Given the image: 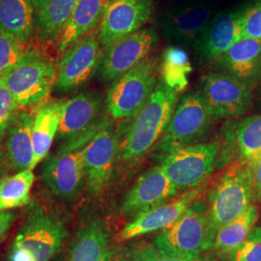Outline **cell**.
I'll use <instances>...</instances> for the list:
<instances>
[{"instance_id":"d4e9b609","label":"cell","mask_w":261,"mask_h":261,"mask_svg":"<svg viewBox=\"0 0 261 261\" xmlns=\"http://www.w3.org/2000/svg\"><path fill=\"white\" fill-rule=\"evenodd\" d=\"M35 27L44 40L58 39L79 0H32Z\"/></svg>"},{"instance_id":"5b68a950","label":"cell","mask_w":261,"mask_h":261,"mask_svg":"<svg viewBox=\"0 0 261 261\" xmlns=\"http://www.w3.org/2000/svg\"><path fill=\"white\" fill-rule=\"evenodd\" d=\"M101 120L91 129L64 144L47 157L42 169V177L50 192L61 198H72L77 195L84 178V156L86 146L99 129Z\"/></svg>"},{"instance_id":"f546056e","label":"cell","mask_w":261,"mask_h":261,"mask_svg":"<svg viewBox=\"0 0 261 261\" xmlns=\"http://www.w3.org/2000/svg\"><path fill=\"white\" fill-rule=\"evenodd\" d=\"M235 140L241 158L252 163L261 155V114L252 115L235 127Z\"/></svg>"},{"instance_id":"4fadbf2b","label":"cell","mask_w":261,"mask_h":261,"mask_svg":"<svg viewBox=\"0 0 261 261\" xmlns=\"http://www.w3.org/2000/svg\"><path fill=\"white\" fill-rule=\"evenodd\" d=\"M157 43L152 30H139L107 47L102 58L100 73L106 82H114L139 65Z\"/></svg>"},{"instance_id":"ba28073f","label":"cell","mask_w":261,"mask_h":261,"mask_svg":"<svg viewBox=\"0 0 261 261\" xmlns=\"http://www.w3.org/2000/svg\"><path fill=\"white\" fill-rule=\"evenodd\" d=\"M212 119L202 95L187 94L176 106L156 148L167 155L173 150L196 144L205 136Z\"/></svg>"},{"instance_id":"7c38bea8","label":"cell","mask_w":261,"mask_h":261,"mask_svg":"<svg viewBox=\"0 0 261 261\" xmlns=\"http://www.w3.org/2000/svg\"><path fill=\"white\" fill-rule=\"evenodd\" d=\"M118 146L111 122L102 119L99 129L86 146L84 156L85 179L91 194H101L110 184L118 156Z\"/></svg>"},{"instance_id":"ac0fdd59","label":"cell","mask_w":261,"mask_h":261,"mask_svg":"<svg viewBox=\"0 0 261 261\" xmlns=\"http://www.w3.org/2000/svg\"><path fill=\"white\" fill-rule=\"evenodd\" d=\"M217 63L222 73L252 88L261 81V40L241 38Z\"/></svg>"},{"instance_id":"8fae6325","label":"cell","mask_w":261,"mask_h":261,"mask_svg":"<svg viewBox=\"0 0 261 261\" xmlns=\"http://www.w3.org/2000/svg\"><path fill=\"white\" fill-rule=\"evenodd\" d=\"M200 94L213 119L241 116L252 103V87L222 72L205 75Z\"/></svg>"},{"instance_id":"484cf974","label":"cell","mask_w":261,"mask_h":261,"mask_svg":"<svg viewBox=\"0 0 261 261\" xmlns=\"http://www.w3.org/2000/svg\"><path fill=\"white\" fill-rule=\"evenodd\" d=\"M35 28L32 0H0V30L25 43Z\"/></svg>"},{"instance_id":"83f0119b","label":"cell","mask_w":261,"mask_h":261,"mask_svg":"<svg viewBox=\"0 0 261 261\" xmlns=\"http://www.w3.org/2000/svg\"><path fill=\"white\" fill-rule=\"evenodd\" d=\"M35 181L33 170H23L0 180V212L28 205Z\"/></svg>"},{"instance_id":"4316f807","label":"cell","mask_w":261,"mask_h":261,"mask_svg":"<svg viewBox=\"0 0 261 261\" xmlns=\"http://www.w3.org/2000/svg\"><path fill=\"white\" fill-rule=\"evenodd\" d=\"M258 220V210L256 206H251L244 214L233 221L219 227L215 234L213 249L221 256L228 258L243 243L254 228Z\"/></svg>"},{"instance_id":"d6a6232c","label":"cell","mask_w":261,"mask_h":261,"mask_svg":"<svg viewBox=\"0 0 261 261\" xmlns=\"http://www.w3.org/2000/svg\"><path fill=\"white\" fill-rule=\"evenodd\" d=\"M18 103L0 76V140L16 117Z\"/></svg>"},{"instance_id":"277c9868","label":"cell","mask_w":261,"mask_h":261,"mask_svg":"<svg viewBox=\"0 0 261 261\" xmlns=\"http://www.w3.org/2000/svg\"><path fill=\"white\" fill-rule=\"evenodd\" d=\"M255 196L251 165L241 160L224 172L210 195L208 212L215 229L244 214Z\"/></svg>"},{"instance_id":"4dcf8cb0","label":"cell","mask_w":261,"mask_h":261,"mask_svg":"<svg viewBox=\"0 0 261 261\" xmlns=\"http://www.w3.org/2000/svg\"><path fill=\"white\" fill-rule=\"evenodd\" d=\"M21 42L2 30H0V76L17 65L25 51Z\"/></svg>"},{"instance_id":"52a82bcc","label":"cell","mask_w":261,"mask_h":261,"mask_svg":"<svg viewBox=\"0 0 261 261\" xmlns=\"http://www.w3.org/2000/svg\"><path fill=\"white\" fill-rule=\"evenodd\" d=\"M157 86V62L146 58L113 82L107 96L108 112L113 119L134 118L146 105Z\"/></svg>"},{"instance_id":"8992f818","label":"cell","mask_w":261,"mask_h":261,"mask_svg":"<svg viewBox=\"0 0 261 261\" xmlns=\"http://www.w3.org/2000/svg\"><path fill=\"white\" fill-rule=\"evenodd\" d=\"M58 67L37 51H25L19 63L1 75L18 106L42 102L56 85Z\"/></svg>"},{"instance_id":"5bb4252c","label":"cell","mask_w":261,"mask_h":261,"mask_svg":"<svg viewBox=\"0 0 261 261\" xmlns=\"http://www.w3.org/2000/svg\"><path fill=\"white\" fill-rule=\"evenodd\" d=\"M150 0H110L100 28V42L109 47L139 31L152 15Z\"/></svg>"},{"instance_id":"9a60e30c","label":"cell","mask_w":261,"mask_h":261,"mask_svg":"<svg viewBox=\"0 0 261 261\" xmlns=\"http://www.w3.org/2000/svg\"><path fill=\"white\" fill-rule=\"evenodd\" d=\"M178 192L162 167H154L140 175L130 188L122 202V213L135 216L141 214L164 204Z\"/></svg>"},{"instance_id":"7402d4cb","label":"cell","mask_w":261,"mask_h":261,"mask_svg":"<svg viewBox=\"0 0 261 261\" xmlns=\"http://www.w3.org/2000/svg\"><path fill=\"white\" fill-rule=\"evenodd\" d=\"M110 0H79L64 29L58 38L59 53H63L79 39L91 33L102 22Z\"/></svg>"},{"instance_id":"3957f363","label":"cell","mask_w":261,"mask_h":261,"mask_svg":"<svg viewBox=\"0 0 261 261\" xmlns=\"http://www.w3.org/2000/svg\"><path fill=\"white\" fill-rule=\"evenodd\" d=\"M66 236L67 230L59 218L36 207L15 237L9 261H51Z\"/></svg>"},{"instance_id":"ffe728a7","label":"cell","mask_w":261,"mask_h":261,"mask_svg":"<svg viewBox=\"0 0 261 261\" xmlns=\"http://www.w3.org/2000/svg\"><path fill=\"white\" fill-rule=\"evenodd\" d=\"M102 100L95 94H80L65 102L57 136L69 140L84 134L97 123Z\"/></svg>"},{"instance_id":"cb8c5ba5","label":"cell","mask_w":261,"mask_h":261,"mask_svg":"<svg viewBox=\"0 0 261 261\" xmlns=\"http://www.w3.org/2000/svg\"><path fill=\"white\" fill-rule=\"evenodd\" d=\"M65 102L57 101L43 106L38 111L33 123L32 140L34 148L33 168L47 158L57 136Z\"/></svg>"},{"instance_id":"44dd1931","label":"cell","mask_w":261,"mask_h":261,"mask_svg":"<svg viewBox=\"0 0 261 261\" xmlns=\"http://www.w3.org/2000/svg\"><path fill=\"white\" fill-rule=\"evenodd\" d=\"M35 115L19 112L7 129L6 157L10 166L18 171L33 170L34 148L32 129Z\"/></svg>"},{"instance_id":"e0dca14e","label":"cell","mask_w":261,"mask_h":261,"mask_svg":"<svg viewBox=\"0 0 261 261\" xmlns=\"http://www.w3.org/2000/svg\"><path fill=\"white\" fill-rule=\"evenodd\" d=\"M201 188L187 191V194L180 196L171 202L164 203L152 208L146 212L135 216L134 220L125 225L119 234L121 240H130L144 234L154 231H161L182 216L190 205L195 201L196 196L200 193Z\"/></svg>"},{"instance_id":"e575fe53","label":"cell","mask_w":261,"mask_h":261,"mask_svg":"<svg viewBox=\"0 0 261 261\" xmlns=\"http://www.w3.org/2000/svg\"><path fill=\"white\" fill-rule=\"evenodd\" d=\"M130 254L136 261H211L205 259H185L169 256L159 252L153 244L139 246Z\"/></svg>"},{"instance_id":"d6986e66","label":"cell","mask_w":261,"mask_h":261,"mask_svg":"<svg viewBox=\"0 0 261 261\" xmlns=\"http://www.w3.org/2000/svg\"><path fill=\"white\" fill-rule=\"evenodd\" d=\"M211 18V10L202 3H194L169 10L160 21V27L168 40L189 44L205 28Z\"/></svg>"},{"instance_id":"d590c367","label":"cell","mask_w":261,"mask_h":261,"mask_svg":"<svg viewBox=\"0 0 261 261\" xmlns=\"http://www.w3.org/2000/svg\"><path fill=\"white\" fill-rule=\"evenodd\" d=\"M249 164L251 165L252 174H253L255 194L261 202V155Z\"/></svg>"},{"instance_id":"30bf717a","label":"cell","mask_w":261,"mask_h":261,"mask_svg":"<svg viewBox=\"0 0 261 261\" xmlns=\"http://www.w3.org/2000/svg\"><path fill=\"white\" fill-rule=\"evenodd\" d=\"M100 44V38L91 32L66 48L58 64L56 84L58 91L79 88L100 69L103 58Z\"/></svg>"},{"instance_id":"2e32d148","label":"cell","mask_w":261,"mask_h":261,"mask_svg":"<svg viewBox=\"0 0 261 261\" xmlns=\"http://www.w3.org/2000/svg\"><path fill=\"white\" fill-rule=\"evenodd\" d=\"M245 11L219 15L210 20L196 38L194 45L201 60L217 62L241 39V28Z\"/></svg>"},{"instance_id":"836d02e7","label":"cell","mask_w":261,"mask_h":261,"mask_svg":"<svg viewBox=\"0 0 261 261\" xmlns=\"http://www.w3.org/2000/svg\"><path fill=\"white\" fill-rule=\"evenodd\" d=\"M241 38L260 40L261 3L245 11L241 28Z\"/></svg>"},{"instance_id":"6da1fadb","label":"cell","mask_w":261,"mask_h":261,"mask_svg":"<svg viewBox=\"0 0 261 261\" xmlns=\"http://www.w3.org/2000/svg\"><path fill=\"white\" fill-rule=\"evenodd\" d=\"M177 103V92L159 83L148 102L134 117L118 146V157L134 164L144 157L168 128Z\"/></svg>"},{"instance_id":"f35d334b","label":"cell","mask_w":261,"mask_h":261,"mask_svg":"<svg viewBox=\"0 0 261 261\" xmlns=\"http://www.w3.org/2000/svg\"><path fill=\"white\" fill-rule=\"evenodd\" d=\"M260 40H261V39H260Z\"/></svg>"},{"instance_id":"74e56055","label":"cell","mask_w":261,"mask_h":261,"mask_svg":"<svg viewBox=\"0 0 261 261\" xmlns=\"http://www.w3.org/2000/svg\"><path fill=\"white\" fill-rule=\"evenodd\" d=\"M114 261H136L132 256L130 254L129 255H126V256H121V257H118L116 260Z\"/></svg>"},{"instance_id":"8d00e7d4","label":"cell","mask_w":261,"mask_h":261,"mask_svg":"<svg viewBox=\"0 0 261 261\" xmlns=\"http://www.w3.org/2000/svg\"><path fill=\"white\" fill-rule=\"evenodd\" d=\"M15 217H16V215L12 211L0 212V241L8 232L11 225L15 220Z\"/></svg>"},{"instance_id":"9c48e42d","label":"cell","mask_w":261,"mask_h":261,"mask_svg":"<svg viewBox=\"0 0 261 261\" xmlns=\"http://www.w3.org/2000/svg\"><path fill=\"white\" fill-rule=\"evenodd\" d=\"M219 151L217 142L196 143L169 152L161 167L178 191H190L213 172Z\"/></svg>"},{"instance_id":"f1b7e54d","label":"cell","mask_w":261,"mask_h":261,"mask_svg":"<svg viewBox=\"0 0 261 261\" xmlns=\"http://www.w3.org/2000/svg\"><path fill=\"white\" fill-rule=\"evenodd\" d=\"M192 65L186 51L177 47H169L163 54L161 74L163 83L176 92L183 91L188 85V75Z\"/></svg>"},{"instance_id":"603a6c76","label":"cell","mask_w":261,"mask_h":261,"mask_svg":"<svg viewBox=\"0 0 261 261\" xmlns=\"http://www.w3.org/2000/svg\"><path fill=\"white\" fill-rule=\"evenodd\" d=\"M110 233L105 224L93 220L84 224L75 235L69 261H110Z\"/></svg>"},{"instance_id":"1f68e13d","label":"cell","mask_w":261,"mask_h":261,"mask_svg":"<svg viewBox=\"0 0 261 261\" xmlns=\"http://www.w3.org/2000/svg\"><path fill=\"white\" fill-rule=\"evenodd\" d=\"M228 261H261V226L254 227Z\"/></svg>"},{"instance_id":"7a4b0ae2","label":"cell","mask_w":261,"mask_h":261,"mask_svg":"<svg viewBox=\"0 0 261 261\" xmlns=\"http://www.w3.org/2000/svg\"><path fill=\"white\" fill-rule=\"evenodd\" d=\"M216 231L208 206L194 201L177 221L160 231L153 245L169 256L202 259L203 252L213 248Z\"/></svg>"}]
</instances>
